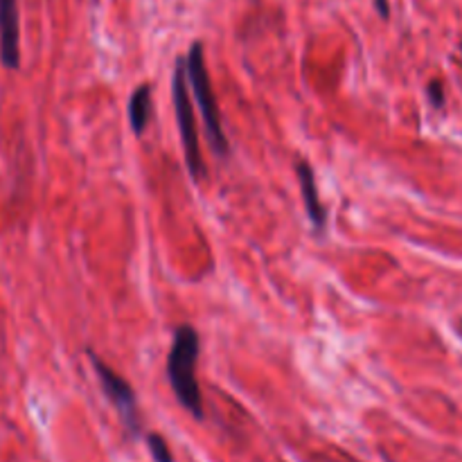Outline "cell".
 <instances>
[{"mask_svg":"<svg viewBox=\"0 0 462 462\" xmlns=\"http://www.w3.org/2000/svg\"><path fill=\"white\" fill-rule=\"evenodd\" d=\"M147 444H149V451L156 462H174L170 447H167V442L163 440V435L149 433L147 435Z\"/></svg>","mask_w":462,"mask_h":462,"instance_id":"cell-8","label":"cell"},{"mask_svg":"<svg viewBox=\"0 0 462 462\" xmlns=\"http://www.w3.org/2000/svg\"><path fill=\"white\" fill-rule=\"evenodd\" d=\"M151 118V88L149 86H138L129 102V120H131L133 131L140 136L147 129Z\"/></svg>","mask_w":462,"mask_h":462,"instance_id":"cell-7","label":"cell"},{"mask_svg":"<svg viewBox=\"0 0 462 462\" xmlns=\"http://www.w3.org/2000/svg\"><path fill=\"white\" fill-rule=\"evenodd\" d=\"M172 97H174L176 122H179L181 140H183L185 161L192 179L201 181L206 176V163L201 156V147H198V131L197 120H194V105L189 99V86L185 80V59H179L172 75Z\"/></svg>","mask_w":462,"mask_h":462,"instance_id":"cell-3","label":"cell"},{"mask_svg":"<svg viewBox=\"0 0 462 462\" xmlns=\"http://www.w3.org/2000/svg\"><path fill=\"white\" fill-rule=\"evenodd\" d=\"M198 334L194 327L181 325L176 327L174 340H172L170 357H167V374L174 395L181 404L192 413L194 417H203V397L197 379L198 364Z\"/></svg>","mask_w":462,"mask_h":462,"instance_id":"cell-1","label":"cell"},{"mask_svg":"<svg viewBox=\"0 0 462 462\" xmlns=\"http://www.w3.org/2000/svg\"><path fill=\"white\" fill-rule=\"evenodd\" d=\"M185 75H188V86L192 88L194 99H197L198 111L203 115V122L208 129L210 142L213 149L217 151V156H226L231 145H228L226 131L222 124V111L217 105V95L213 90V81H210L208 68H206V57H203V46L194 41L189 46L188 59H185Z\"/></svg>","mask_w":462,"mask_h":462,"instance_id":"cell-2","label":"cell"},{"mask_svg":"<svg viewBox=\"0 0 462 462\" xmlns=\"http://www.w3.org/2000/svg\"><path fill=\"white\" fill-rule=\"evenodd\" d=\"M374 5H377L379 14H382L383 19H388V14H391V7H388V0H374Z\"/></svg>","mask_w":462,"mask_h":462,"instance_id":"cell-10","label":"cell"},{"mask_svg":"<svg viewBox=\"0 0 462 462\" xmlns=\"http://www.w3.org/2000/svg\"><path fill=\"white\" fill-rule=\"evenodd\" d=\"M90 361H93V368L95 373H97L99 383L105 388V395L109 397L111 404L120 410V416H122L127 429L136 435L138 431H140V424H138V401L133 388L129 386L127 379L120 377V374L115 373L113 368H109L99 357L90 354Z\"/></svg>","mask_w":462,"mask_h":462,"instance_id":"cell-4","label":"cell"},{"mask_svg":"<svg viewBox=\"0 0 462 462\" xmlns=\"http://www.w3.org/2000/svg\"><path fill=\"white\" fill-rule=\"evenodd\" d=\"M0 59L10 71L21 66L19 0H0Z\"/></svg>","mask_w":462,"mask_h":462,"instance_id":"cell-5","label":"cell"},{"mask_svg":"<svg viewBox=\"0 0 462 462\" xmlns=\"http://www.w3.org/2000/svg\"><path fill=\"white\" fill-rule=\"evenodd\" d=\"M298 172V181H300V189H302V203H305V210H307V217L312 219L314 226L318 231L325 228L327 222V213H325V206L321 201V194H318V185H316V176H314V170L309 167V163L300 161L296 165Z\"/></svg>","mask_w":462,"mask_h":462,"instance_id":"cell-6","label":"cell"},{"mask_svg":"<svg viewBox=\"0 0 462 462\" xmlns=\"http://www.w3.org/2000/svg\"><path fill=\"white\" fill-rule=\"evenodd\" d=\"M429 97H431V102H433V106L444 105V90H442V84H440V81H431Z\"/></svg>","mask_w":462,"mask_h":462,"instance_id":"cell-9","label":"cell"}]
</instances>
